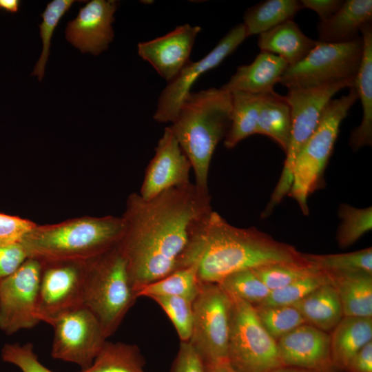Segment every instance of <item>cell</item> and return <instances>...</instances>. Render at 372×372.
Segmentation results:
<instances>
[{"mask_svg": "<svg viewBox=\"0 0 372 372\" xmlns=\"http://www.w3.org/2000/svg\"><path fill=\"white\" fill-rule=\"evenodd\" d=\"M227 360L238 372H269L282 366L277 342L261 324L255 307L231 293Z\"/></svg>", "mask_w": 372, "mask_h": 372, "instance_id": "obj_8", "label": "cell"}, {"mask_svg": "<svg viewBox=\"0 0 372 372\" xmlns=\"http://www.w3.org/2000/svg\"><path fill=\"white\" fill-rule=\"evenodd\" d=\"M303 8L315 11L320 18V21L329 19L342 6L341 0H301Z\"/></svg>", "mask_w": 372, "mask_h": 372, "instance_id": "obj_44", "label": "cell"}, {"mask_svg": "<svg viewBox=\"0 0 372 372\" xmlns=\"http://www.w3.org/2000/svg\"><path fill=\"white\" fill-rule=\"evenodd\" d=\"M286 61L279 56L260 52L254 61L239 66L229 80L220 88L227 92H245L262 94L273 91L274 85L287 68Z\"/></svg>", "mask_w": 372, "mask_h": 372, "instance_id": "obj_19", "label": "cell"}, {"mask_svg": "<svg viewBox=\"0 0 372 372\" xmlns=\"http://www.w3.org/2000/svg\"><path fill=\"white\" fill-rule=\"evenodd\" d=\"M169 372H206L205 364L189 342H180Z\"/></svg>", "mask_w": 372, "mask_h": 372, "instance_id": "obj_41", "label": "cell"}, {"mask_svg": "<svg viewBox=\"0 0 372 372\" xmlns=\"http://www.w3.org/2000/svg\"><path fill=\"white\" fill-rule=\"evenodd\" d=\"M191 169V163L172 129L166 127L145 170L139 195L149 200L169 189L189 183Z\"/></svg>", "mask_w": 372, "mask_h": 372, "instance_id": "obj_15", "label": "cell"}, {"mask_svg": "<svg viewBox=\"0 0 372 372\" xmlns=\"http://www.w3.org/2000/svg\"><path fill=\"white\" fill-rule=\"evenodd\" d=\"M217 284L227 293L236 296L253 306L260 304L271 292L253 269L231 273Z\"/></svg>", "mask_w": 372, "mask_h": 372, "instance_id": "obj_37", "label": "cell"}, {"mask_svg": "<svg viewBox=\"0 0 372 372\" xmlns=\"http://www.w3.org/2000/svg\"><path fill=\"white\" fill-rule=\"evenodd\" d=\"M338 291L344 316L372 317V273H328Z\"/></svg>", "mask_w": 372, "mask_h": 372, "instance_id": "obj_24", "label": "cell"}, {"mask_svg": "<svg viewBox=\"0 0 372 372\" xmlns=\"http://www.w3.org/2000/svg\"><path fill=\"white\" fill-rule=\"evenodd\" d=\"M307 261L327 273L364 271L372 273V248L337 254H304Z\"/></svg>", "mask_w": 372, "mask_h": 372, "instance_id": "obj_31", "label": "cell"}, {"mask_svg": "<svg viewBox=\"0 0 372 372\" xmlns=\"http://www.w3.org/2000/svg\"><path fill=\"white\" fill-rule=\"evenodd\" d=\"M20 1L19 0H0V10H4L11 13L19 11Z\"/></svg>", "mask_w": 372, "mask_h": 372, "instance_id": "obj_46", "label": "cell"}, {"mask_svg": "<svg viewBox=\"0 0 372 372\" xmlns=\"http://www.w3.org/2000/svg\"><path fill=\"white\" fill-rule=\"evenodd\" d=\"M254 307L263 327L276 341L307 323L300 312L293 305Z\"/></svg>", "mask_w": 372, "mask_h": 372, "instance_id": "obj_32", "label": "cell"}, {"mask_svg": "<svg viewBox=\"0 0 372 372\" xmlns=\"http://www.w3.org/2000/svg\"><path fill=\"white\" fill-rule=\"evenodd\" d=\"M340 223L336 239L341 248L355 242L372 228V208H355L342 204L338 211Z\"/></svg>", "mask_w": 372, "mask_h": 372, "instance_id": "obj_36", "label": "cell"}, {"mask_svg": "<svg viewBox=\"0 0 372 372\" xmlns=\"http://www.w3.org/2000/svg\"><path fill=\"white\" fill-rule=\"evenodd\" d=\"M269 372H313V371L301 369V368H298V367L281 366Z\"/></svg>", "mask_w": 372, "mask_h": 372, "instance_id": "obj_47", "label": "cell"}, {"mask_svg": "<svg viewBox=\"0 0 372 372\" xmlns=\"http://www.w3.org/2000/svg\"><path fill=\"white\" fill-rule=\"evenodd\" d=\"M362 49L361 36L340 43L317 41L304 58L287 67L279 83L290 90L355 81Z\"/></svg>", "mask_w": 372, "mask_h": 372, "instance_id": "obj_9", "label": "cell"}, {"mask_svg": "<svg viewBox=\"0 0 372 372\" xmlns=\"http://www.w3.org/2000/svg\"><path fill=\"white\" fill-rule=\"evenodd\" d=\"M291 108L285 96L274 90L262 94L256 134L267 136L287 152L291 134Z\"/></svg>", "mask_w": 372, "mask_h": 372, "instance_id": "obj_26", "label": "cell"}, {"mask_svg": "<svg viewBox=\"0 0 372 372\" xmlns=\"http://www.w3.org/2000/svg\"><path fill=\"white\" fill-rule=\"evenodd\" d=\"M230 125L224 138L226 148L232 149L241 141L256 134L262 94L245 92L231 93Z\"/></svg>", "mask_w": 372, "mask_h": 372, "instance_id": "obj_28", "label": "cell"}, {"mask_svg": "<svg viewBox=\"0 0 372 372\" xmlns=\"http://www.w3.org/2000/svg\"><path fill=\"white\" fill-rule=\"evenodd\" d=\"M358 99L355 87H351L347 94L331 99L317 128L294 161L292 184L288 194L297 202L304 214H309V196L321 185L324 170L333 152L340 126Z\"/></svg>", "mask_w": 372, "mask_h": 372, "instance_id": "obj_6", "label": "cell"}, {"mask_svg": "<svg viewBox=\"0 0 372 372\" xmlns=\"http://www.w3.org/2000/svg\"><path fill=\"white\" fill-rule=\"evenodd\" d=\"M276 342L282 366L313 372H337L332 362L330 335L327 332L306 323Z\"/></svg>", "mask_w": 372, "mask_h": 372, "instance_id": "obj_17", "label": "cell"}, {"mask_svg": "<svg viewBox=\"0 0 372 372\" xmlns=\"http://www.w3.org/2000/svg\"><path fill=\"white\" fill-rule=\"evenodd\" d=\"M115 0H92L70 21L65 34L67 41L82 53L99 55L106 50L114 37L112 23L118 7Z\"/></svg>", "mask_w": 372, "mask_h": 372, "instance_id": "obj_16", "label": "cell"}, {"mask_svg": "<svg viewBox=\"0 0 372 372\" xmlns=\"http://www.w3.org/2000/svg\"><path fill=\"white\" fill-rule=\"evenodd\" d=\"M54 329L51 355L54 359L90 367L105 342L102 327L85 305L68 310L50 320Z\"/></svg>", "mask_w": 372, "mask_h": 372, "instance_id": "obj_11", "label": "cell"}, {"mask_svg": "<svg viewBox=\"0 0 372 372\" xmlns=\"http://www.w3.org/2000/svg\"><path fill=\"white\" fill-rule=\"evenodd\" d=\"M194 323L189 342L205 364L227 360L231 301L217 283L201 282L193 300Z\"/></svg>", "mask_w": 372, "mask_h": 372, "instance_id": "obj_10", "label": "cell"}, {"mask_svg": "<svg viewBox=\"0 0 372 372\" xmlns=\"http://www.w3.org/2000/svg\"><path fill=\"white\" fill-rule=\"evenodd\" d=\"M1 359L17 366L22 372H53L39 360L30 342L5 344L1 350Z\"/></svg>", "mask_w": 372, "mask_h": 372, "instance_id": "obj_39", "label": "cell"}, {"mask_svg": "<svg viewBox=\"0 0 372 372\" xmlns=\"http://www.w3.org/2000/svg\"><path fill=\"white\" fill-rule=\"evenodd\" d=\"M247 37L244 24H238L206 56L186 65L160 94L154 119L158 123H172L197 79L220 65Z\"/></svg>", "mask_w": 372, "mask_h": 372, "instance_id": "obj_14", "label": "cell"}, {"mask_svg": "<svg viewBox=\"0 0 372 372\" xmlns=\"http://www.w3.org/2000/svg\"><path fill=\"white\" fill-rule=\"evenodd\" d=\"M198 262L138 287L135 290L136 298L178 296L193 301L201 284L198 276Z\"/></svg>", "mask_w": 372, "mask_h": 372, "instance_id": "obj_30", "label": "cell"}, {"mask_svg": "<svg viewBox=\"0 0 372 372\" xmlns=\"http://www.w3.org/2000/svg\"><path fill=\"white\" fill-rule=\"evenodd\" d=\"M304 253L255 227L240 228L212 211L198 265L200 282L218 283L229 275L281 262H305Z\"/></svg>", "mask_w": 372, "mask_h": 372, "instance_id": "obj_2", "label": "cell"}, {"mask_svg": "<svg viewBox=\"0 0 372 372\" xmlns=\"http://www.w3.org/2000/svg\"><path fill=\"white\" fill-rule=\"evenodd\" d=\"M344 372H372V341L352 356Z\"/></svg>", "mask_w": 372, "mask_h": 372, "instance_id": "obj_43", "label": "cell"}, {"mask_svg": "<svg viewBox=\"0 0 372 372\" xmlns=\"http://www.w3.org/2000/svg\"><path fill=\"white\" fill-rule=\"evenodd\" d=\"M231 93L221 88L190 92L169 126L192 165L195 185L208 189L210 162L230 125Z\"/></svg>", "mask_w": 372, "mask_h": 372, "instance_id": "obj_3", "label": "cell"}, {"mask_svg": "<svg viewBox=\"0 0 372 372\" xmlns=\"http://www.w3.org/2000/svg\"><path fill=\"white\" fill-rule=\"evenodd\" d=\"M137 299L126 261L117 246L87 261L83 305L96 317L108 338Z\"/></svg>", "mask_w": 372, "mask_h": 372, "instance_id": "obj_5", "label": "cell"}, {"mask_svg": "<svg viewBox=\"0 0 372 372\" xmlns=\"http://www.w3.org/2000/svg\"><path fill=\"white\" fill-rule=\"evenodd\" d=\"M293 306L307 324L325 332L332 331L344 316L338 291L331 283L318 287Z\"/></svg>", "mask_w": 372, "mask_h": 372, "instance_id": "obj_25", "label": "cell"}, {"mask_svg": "<svg viewBox=\"0 0 372 372\" xmlns=\"http://www.w3.org/2000/svg\"><path fill=\"white\" fill-rule=\"evenodd\" d=\"M372 20L371 0H346L329 19L318 25L319 41L340 43L358 37L361 28Z\"/></svg>", "mask_w": 372, "mask_h": 372, "instance_id": "obj_21", "label": "cell"}, {"mask_svg": "<svg viewBox=\"0 0 372 372\" xmlns=\"http://www.w3.org/2000/svg\"><path fill=\"white\" fill-rule=\"evenodd\" d=\"M372 341V317L343 316L330 335L331 353L337 372H344L352 356Z\"/></svg>", "mask_w": 372, "mask_h": 372, "instance_id": "obj_23", "label": "cell"}, {"mask_svg": "<svg viewBox=\"0 0 372 372\" xmlns=\"http://www.w3.org/2000/svg\"><path fill=\"white\" fill-rule=\"evenodd\" d=\"M75 2L76 1L74 0H53L47 4L45 9L41 14L43 19L39 26L42 50L32 72V75L37 76L39 81L43 79L45 74V65L50 54L51 39L54 30L61 19Z\"/></svg>", "mask_w": 372, "mask_h": 372, "instance_id": "obj_35", "label": "cell"}, {"mask_svg": "<svg viewBox=\"0 0 372 372\" xmlns=\"http://www.w3.org/2000/svg\"><path fill=\"white\" fill-rule=\"evenodd\" d=\"M123 231L121 217L83 216L37 224L21 242L28 257L39 261H87L116 247Z\"/></svg>", "mask_w": 372, "mask_h": 372, "instance_id": "obj_4", "label": "cell"}, {"mask_svg": "<svg viewBox=\"0 0 372 372\" xmlns=\"http://www.w3.org/2000/svg\"><path fill=\"white\" fill-rule=\"evenodd\" d=\"M37 317L50 320L83 305L87 261H40Z\"/></svg>", "mask_w": 372, "mask_h": 372, "instance_id": "obj_13", "label": "cell"}, {"mask_svg": "<svg viewBox=\"0 0 372 372\" xmlns=\"http://www.w3.org/2000/svg\"><path fill=\"white\" fill-rule=\"evenodd\" d=\"M174 327L180 342H189L194 323L193 301L178 296L152 297Z\"/></svg>", "mask_w": 372, "mask_h": 372, "instance_id": "obj_38", "label": "cell"}, {"mask_svg": "<svg viewBox=\"0 0 372 372\" xmlns=\"http://www.w3.org/2000/svg\"><path fill=\"white\" fill-rule=\"evenodd\" d=\"M28 258L21 242L0 247V283L13 273Z\"/></svg>", "mask_w": 372, "mask_h": 372, "instance_id": "obj_42", "label": "cell"}, {"mask_svg": "<svg viewBox=\"0 0 372 372\" xmlns=\"http://www.w3.org/2000/svg\"><path fill=\"white\" fill-rule=\"evenodd\" d=\"M362 55L355 79V89L362 107V119L350 136L349 145L354 151L371 145L372 143V25L367 23L361 30Z\"/></svg>", "mask_w": 372, "mask_h": 372, "instance_id": "obj_20", "label": "cell"}, {"mask_svg": "<svg viewBox=\"0 0 372 372\" xmlns=\"http://www.w3.org/2000/svg\"><path fill=\"white\" fill-rule=\"evenodd\" d=\"M36 225L26 218L0 213V247L21 242Z\"/></svg>", "mask_w": 372, "mask_h": 372, "instance_id": "obj_40", "label": "cell"}, {"mask_svg": "<svg viewBox=\"0 0 372 372\" xmlns=\"http://www.w3.org/2000/svg\"><path fill=\"white\" fill-rule=\"evenodd\" d=\"M41 262L28 258L0 283V330L10 335L34 327L37 317Z\"/></svg>", "mask_w": 372, "mask_h": 372, "instance_id": "obj_12", "label": "cell"}, {"mask_svg": "<svg viewBox=\"0 0 372 372\" xmlns=\"http://www.w3.org/2000/svg\"><path fill=\"white\" fill-rule=\"evenodd\" d=\"M255 273L271 290L283 287L319 270L309 261L281 262L253 269Z\"/></svg>", "mask_w": 372, "mask_h": 372, "instance_id": "obj_34", "label": "cell"}, {"mask_svg": "<svg viewBox=\"0 0 372 372\" xmlns=\"http://www.w3.org/2000/svg\"><path fill=\"white\" fill-rule=\"evenodd\" d=\"M328 283H331L329 276L320 270L271 291L267 298L256 306L293 305L318 287Z\"/></svg>", "mask_w": 372, "mask_h": 372, "instance_id": "obj_33", "label": "cell"}, {"mask_svg": "<svg viewBox=\"0 0 372 372\" xmlns=\"http://www.w3.org/2000/svg\"><path fill=\"white\" fill-rule=\"evenodd\" d=\"M137 345L105 341L90 367L79 372H147Z\"/></svg>", "mask_w": 372, "mask_h": 372, "instance_id": "obj_29", "label": "cell"}, {"mask_svg": "<svg viewBox=\"0 0 372 372\" xmlns=\"http://www.w3.org/2000/svg\"><path fill=\"white\" fill-rule=\"evenodd\" d=\"M316 41L304 34L291 19L259 34L258 45L260 52L279 56L288 66H292L307 56Z\"/></svg>", "mask_w": 372, "mask_h": 372, "instance_id": "obj_22", "label": "cell"}, {"mask_svg": "<svg viewBox=\"0 0 372 372\" xmlns=\"http://www.w3.org/2000/svg\"><path fill=\"white\" fill-rule=\"evenodd\" d=\"M303 7L297 0H267L248 8L242 23L247 37L260 34L277 25L293 19Z\"/></svg>", "mask_w": 372, "mask_h": 372, "instance_id": "obj_27", "label": "cell"}, {"mask_svg": "<svg viewBox=\"0 0 372 372\" xmlns=\"http://www.w3.org/2000/svg\"><path fill=\"white\" fill-rule=\"evenodd\" d=\"M206 372H238L234 369L228 360L205 364Z\"/></svg>", "mask_w": 372, "mask_h": 372, "instance_id": "obj_45", "label": "cell"}, {"mask_svg": "<svg viewBox=\"0 0 372 372\" xmlns=\"http://www.w3.org/2000/svg\"><path fill=\"white\" fill-rule=\"evenodd\" d=\"M355 87V81H345L316 87L288 90L285 96L291 108V134L280 178L262 217L270 215L274 207L289 194L292 184L294 161L307 140L317 128L322 113L332 97L341 90Z\"/></svg>", "mask_w": 372, "mask_h": 372, "instance_id": "obj_7", "label": "cell"}, {"mask_svg": "<svg viewBox=\"0 0 372 372\" xmlns=\"http://www.w3.org/2000/svg\"><path fill=\"white\" fill-rule=\"evenodd\" d=\"M212 211L209 191L191 182L149 200L129 195L117 247L134 291L198 262Z\"/></svg>", "mask_w": 372, "mask_h": 372, "instance_id": "obj_1", "label": "cell"}, {"mask_svg": "<svg viewBox=\"0 0 372 372\" xmlns=\"http://www.w3.org/2000/svg\"><path fill=\"white\" fill-rule=\"evenodd\" d=\"M201 28L185 23L169 33L138 44V54L167 82L174 79L190 61L196 38Z\"/></svg>", "mask_w": 372, "mask_h": 372, "instance_id": "obj_18", "label": "cell"}]
</instances>
